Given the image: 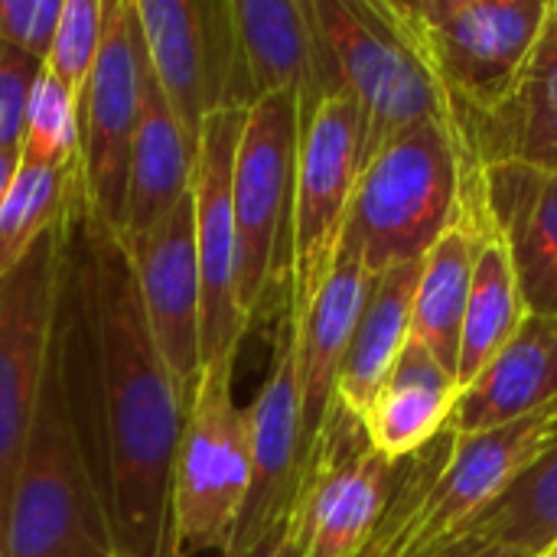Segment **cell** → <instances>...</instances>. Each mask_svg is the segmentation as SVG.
Listing matches in <instances>:
<instances>
[{
    "mask_svg": "<svg viewBox=\"0 0 557 557\" xmlns=\"http://www.w3.org/2000/svg\"><path fill=\"white\" fill-rule=\"evenodd\" d=\"M98 441L117 557H173L170 483L189 395L163 366L117 235L85 215Z\"/></svg>",
    "mask_w": 557,
    "mask_h": 557,
    "instance_id": "1",
    "label": "cell"
},
{
    "mask_svg": "<svg viewBox=\"0 0 557 557\" xmlns=\"http://www.w3.org/2000/svg\"><path fill=\"white\" fill-rule=\"evenodd\" d=\"M108 555H117L111 516L55 333L16 470L7 557Z\"/></svg>",
    "mask_w": 557,
    "mask_h": 557,
    "instance_id": "2",
    "label": "cell"
},
{
    "mask_svg": "<svg viewBox=\"0 0 557 557\" xmlns=\"http://www.w3.org/2000/svg\"><path fill=\"white\" fill-rule=\"evenodd\" d=\"M463 196V150L457 131L437 121L388 137L366 163L349 206L339 255L372 277L424 261L457 219Z\"/></svg>",
    "mask_w": 557,
    "mask_h": 557,
    "instance_id": "3",
    "label": "cell"
},
{
    "mask_svg": "<svg viewBox=\"0 0 557 557\" xmlns=\"http://www.w3.org/2000/svg\"><path fill=\"white\" fill-rule=\"evenodd\" d=\"M548 3L552 0H379L382 13L437 82L457 134L512 91L542 33Z\"/></svg>",
    "mask_w": 557,
    "mask_h": 557,
    "instance_id": "4",
    "label": "cell"
},
{
    "mask_svg": "<svg viewBox=\"0 0 557 557\" xmlns=\"http://www.w3.org/2000/svg\"><path fill=\"white\" fill-rule=\"evenodd\" d=\"M235 359L199 372L193 388L170 483L173 557L228 555L238 532L248 486V411L238 408Z\"/></svg>",
    "mask_w": 557,
    "mask_h": 557,
    "instance_id": "5",
    "label": "cell"
},
{
    "mask_svg": "<svg viewBox=\"0 0 557 557\" xmlns=\"http://www.w3.org/2000/svg\"><path fill=\"white\" fill-rule=\"evenodd\" d=\"M339 95L362 121V163L414 124H447V101L428 65L382 13L379 0H307Z\"/></svg>",
    "mask_w": 557,
    "mask_h": 557,
    "instance_id": "6",
    "label": "cell"
},
{
    "mask_svg": "<svg viewBox=\"0 0 557 557\" xmlns=\"http://www.w3.org/2000/svg\"><path fill=\"white\" fill-rule=\"evenodd\" d=\"M300 147V101L294 91L258 98L242 127L232 206L238 238V307L245 323L264 310L281 277H290V215Z\"/></svg>",
    "mask_w": 557,
    "mask_h": 557,
    "instance_id": "7",
    "label": "cell"
},
{
    "mask_svg": "<svg viewBox=\"0 0 557 557\" xmlns=\"http://www.w3.org/2000/svg\"><path fill=\"white\" fill-rule=\"evenodd\" d=\"M72 206L62 215V222L49 228L7 277H0V542L3 548H7L16 470L55 339Z\"/></svg>",
    "mask_w": 557,
    "mask_h": 557,
    "instance_id": "8",
    "label": "cell"
},
{
    "mask_svg": "<svg viewBox=\"0 0 557 557\" xmlns=\"http://www.w3.org/2000/svg\"><path fill=\"white\" fill-rule=\"evenodd\" d=\"M362 173V121L346 95L323 98L300 117L287 310L300 313L326 284Z\"/></svg>",
    "mask_w": 557,
    "mask_h": 557,
    "instance_id": "9",
    "label": "cell"
},
{
    "mask_svg": "<svg viewBox=\"0 0 557 557\" xmlns=\"http://www.w3.org/2000/svg\"><path fill=\"white\" fill-rule=\"evenodd\" d=\"M153 78L193 147L206 117L251 108L232 0H134Z\"/></svg>",
    "mask_w": 557,
    "mask_h": 557,
    "instance_id": "10",
    "label": "cell"
},
{
    "mask_svg": "<svg viewBox=\"0 0 557 557\" xmlns=\"http://www.w3.org/2000/svg\"><path fill=\"white\" fill-rule=\"evenodd\" d=\"M140 59L144 39L134 0H108L98 62L78 104V186L85 215L117 238L124 225L131 147L140 111Z\"/></svg>",
    "mask_w": 557,
    "mask_h": 557,
    "instance_id": "11",
    "label": "cell"
},
{
    "mask_svg": "<svg viewBox=\"0 0 557 557\" xmlns=\"http://www.w3.org/2000/svg\"><path fill=\"white\" fill-rule=\"evenodd\" d=\"M401 463L382 457L362 418L333 401L297 496L304 557L359 555L392 506Z\"/></svg>",
    "mask_w": 557,
    "mask_h": 557,
    "instance_id": "12",
    "label": "cell"
},
{
    "mask_svg": "<svg viewBox=\"0 0 557 557\" xmlns=\"http://www.w3.org/2000/svg\"><path fill=\"white\" fill-rule=\"evenodd\" d=\"M245 114V108H225L206 117L193 163V219L202 284V369L238 359V346L248 330L238 307V238L232 206Z\"/></svg>",
    "mask_w": 557,
    "mask_h": 557,
    "instance_id": "13",
    "label": "cell"
},
{
    "mask_svg": "<svg viewBox=\"0 0 557 557\" xmlns=\"http://www.w3.org/2000/svg\"><path fill=\"white\" fill-rule=\"evenodd\" d=\"M121 245L134 268L147 333L176 385L193 398L202 372V284L193 189L157 228Z\"/></svg>",
    "mask_w": 557,
    "mask_h": 557,
    "instance_id": "14",
    "label": "cell"
},
{
    "mask_svg": "<svg viewBox=\"0 0 557 557\" xmlns=\"http://www.w3.org/2000/svg\"><path fill=\"white\" fill-rule=\"evenodd\" d=\"M245 411H248L251 486L228 555H238L251 548L258 539H264L294 509L304 486L307 447H304L297 346H294L290 313H284L281 320L268 379L261 382L255 401Z\"/></svg>",
    "mask_w": 557,
    "mask_h": 557,
    "instance_id": "15",
    "label": "cell"
},
{
    "mask_svg": "<svg viewBox=\"0 0 557 557\" xmlns=\"http://www.w3.org/2000/svg\"><path fill=\"white\" fill-rule=\"evenodd\" d=\"M557 441V401L503 428L454 441V454L424 506L408 557H431Z\"/></svg>",
    "mask_w": 557,
    "mask_h": 557,
    "instance_id": "16",
    "label": "cell"
},
{
    "mask_svg": "<svg viewBox=\"0 0 557 557\" xmlns=\"http://www.w3.org/2000/svg\"><path fill=\"white\" fill-rule=\"evenodd\" d=\"M460 147L480 166L557 170V0L512 91L483 117L460 127Z\"/></svg>",
    "mask_w": 557,
    "mask_h": 557,
    "instance_id": "17",
    "label": "cell"
},
{
    "mask_svg": "<svg viewBox=\"0 0 557 557\" xmlns=\"http://www.w3.org/2000/svg\"><path fill=\"white\" fill-rule=\"evenodd\" d=\"M232 20L251 104L294 91L304 117L336 95L307 0H232Z\"/></svg>",
    "mask_w": 557,
    "mask_h": 557,
    "instance_id": "18",
    "label": "cell"
},
{
    "mask_svg": "<svg viewBox=\"0 0 557 557\" xmlns=\"http://www.w3.org/2000/svg\"><path fill=\"white\" fill-rule=\"evenodd\" d=\"M372 281L375 277L359 261L339 255L317 297L300 313L287 310L294 323V346H297V385H300L307 457L336 401V379L349 352L356 323L366 310Z\"/></svg>",
    "mask_w": 557,
    "mask_h": 557,
    "instance_id": "19",
    "label": "cell"
},
{
    "mask_svg": "<svg viewBox=\"0 0 557 557\" xmlns=\"http://www.w3.org/2000/svg\"><path fill=\"white\" fill-rule=\"evenodd\" d=\"M483 199L512 251L525 310L557 317V170L483 166Z\"/></svg>",
    "mask_w": 557,
    "mask_h": 557,
    "instance_id": "20",
    "label": "cell"
},
{
    "mask_svg": "<svg viewBox=\"0 0 557 557\" xmlns=\"http://www.w3.org/2000/svg\"><path fill=\"white\" fill-rule=\"evenodd\" d=\"M557 401V317L525 313L516 336L457 395L450 431L467 437L503 428Z\"/></svg>",
    "mask_w": 557,
    "mask_h": 557,
    "instance_id": "21",
    "label": "cell"
},
{
    "mask_svg": "<svg viewBox=\"0 0 557 557\" xmlns=\"http://www.w3.org/2000/svg\"><path fill=\"white\" fill-rule=\"evenodd\" d=\"M193 163H196V147L189 144L180 121L173 117L153 78L147 49H144L140 111H137V131H134V147H131V176H127L121 242H131L157 228L173 212V206L183 196H189Z\"/></svg>",
    "mask_w": 557,
    "mask_h": 557,
    "instance_id": "22",
    "label": "cell"
},
{
    "mask_svg": "<svg viewBox=\"0 0 557 557\" xmlns=\"http://www.w3.org/2000/svg\"><path fill=\"white\" fill-rule=\"evenodd\" d=\"M457 395V375L421 343L408 339L382 392L362 414L369 444L395 463L414 457L447 431Z\"/></svg>",
    "mask_w": 557,
    "mask_h": 557,
    "instance_id": "23",
    "label": "cell"
},
{
    "mask_svg": "<svg viewBox=\"0 0 557 557\" xmlns=\"http://www.w3.org/2000/svg\"><path fill=\"white\" fill-rule=\"evenodd\" d=\"M418 277H421V261L398 264L372 281L366 310L356 323L349 352L336 379V401L356 418L369 411L385 379L392 375L401 349L411 339Z\"/></svg>",
    "mask_w": 557,
    "mask_h": 557,
    "instance_id": "24",
    "label": "cell"
},
{
    "mask_svg": "<svg viewBox=\"0 0 557 557\" xmlns=\"http://www.w3.org/2000/svg\"><path fill=\"white\" fill-rule=\"evenodd\" d=\"M525 313L529 310L522 300L512 251L506 238L496 232V225L486 222L480 248H476L473 281H470V297H467V313H463V330H460V356H457L460 392L516 336Z\"/></svg>",
    "mask_w": 557,
    "mask_h": 557,
    "instance_id": "25",
    "label": "cell"
},
{
    "mask_svg": "<svg viewBox=\"0 0 557 557\" xmlns=\"http://www.w3.org/2000/svg\"><path fill=\"white\" fill-rule=\"evenodd\" d=\"M454 539H480L529 557L545 555L557 542V441Z\"/></svg>",
    "mask_w": 557,
    "mask_h": 557,
    "instance_id": "26",
    "label": "cell"
},
{
    "mask_svg": "<svg viewBox=\"0 0 557 557\" xmlns=\"http://www.w3.org/2000/svg\"><path fill=\"white\" fill-rule=\"evenodd\" d=\"M78 189V166H16V176L0 202V277H7L33 251V245L62 222Z\"/></svg>",
    "mask_w": 557,
    "mask_h": 557,
    "instance_id": "27",
    "label": "cell"
},
{
    "mask_svg": "<svg viewBox=\"0 0 557 557\" xmlns=\"http://www.w3.org/2000/svg\"><path fill=\"white\" fill-rule=\"evenodd\" d=\"M454 441H457V434L447 428L424 450H418L414 457H408L401 463V476H398L392 506L356 557H408V548L424 519V506L454 454Z\"/></svg>",
    "mask_w": 557,
    "mask_h": 557,
    "instance_id": "28",
    "label": "cell"
},
{
    "mask_svg": "<svg viewBox=\"0 0 557 557\" xmlns=\"http://www.w3.org/2000/svg\"><path fill=\"white\" fill-rule=\"evenodd\" d=\"M78 147H82L78 101L42 65L26 108L20 163L42 166V170H72L78 166Z\"/></svg>",
    "mask_w": 557,
    "mask_h": 557,
    "instance_id": "29",
    "label": "cell"
},
{
    "mask_svg": "<svg viewBox=\"0 0 557 557\" xmlns=\"http://www.w3.org/2000/svg\"><path fill=\"white\" fill-rule=\"evenodd\" d=\"M104 13H108V0H65L52 49L42 62L72 91L78 104L91 78V69L98 62V49L104 36Z\"/></svg>",
    "mask_w": 557,
    "mask_h": 557,
    "instance_id": "30",
    "label": "cell"
},
{
    "mask_svg": "<svg viewBox=\"0 0 557 557\" xmlns=\"http://www.w3.org/2000/svg\"><path fill=\"white\" fill-rule=\"evenodd\" d=\"M42 62L0 42V153H20L26 108Z\"/></svg>",
    "mask_w": 557,
    "mask_h": 557,
    "instance_id": "31",
    "label": "cell"
},
{
    "mask_svg": "<svg viewBox=\"0 0 557 557\" xmlns=\"http://www.w3.org/2000/svg\"><path fill=\"white\" fill-rule=\"evenodd\" d=\"M65 0H0V42L46 62Z\"/></svg>",
    "mask_w": 557,
    "mask_h": 557,
    "instance_id": "32",
    "label": "cell"
},
{
    "mask_svg": "<svg viewBox=\"0 0 557 557\" xmlns=\"http://www.w3.org/2000/svg\"><path fill=\"white\" fill-rule=\"evenodd\" d=\"M228 557H304V539H300V512H297V503H294V509H290L264 539H258L251 548H245V552Z\"/></svg>",
    "mask_w": 557,
    "mask_h": 557,
    "instance_id": "33",
    "label": "cell"
},
{
    "mask_svg": "<svg viewBox=\"0 0 557 557\" xmlns=\"http://www.w3.org/2000/svg\"><path fill=\"white\" fill-rule=\"evenodd\" d=\"M431 557H529L512 552V548H503V545H493V542H480V539H454L450 545L437 548Z\"/></svg>",
    "mask_w": 557,
    "mask_h": 557,
    "instance_id": "34",
    "label": "cell"
},
{
    "mask_svg": "<svg viewBox=\"0 0 557 557\" xmlns=\"http://www.w3.org/2000/svg\"><path fill=\"white\" fill-rule=\"evenodd\" d=\"M16 166H20V153H0V202L16 176Z\"/></svg>",
    "mask_w": 557,
    "mask_h": 557,
    "instance_id": "35",
    "label": "cell"
},
{
    "mask_svg": "<svg viewBox=\"0 0 557 557\" xmlns=\"http://www.w3.org/2000/svg\"><path fill=\"white\" fill-rule=\"evenodd\" d=\"M539 557H557V542L548 548V552H545V555H539Z\"/></svg>",
    "mask_w": 557,
    "mask_h": 557,
    "instance_id": "36",
    "label": "cell"
},
{
    "mask_svg": "<svg viewBox=\"0 0 557 557\" xmlns=\"http://www.w3.org/2000/svg\"><path fill=\"white\" fill-rule=\"evenodd\" d=\"M0 557H7V548H3V542H0Z\"/></svg>",
    "mask_w": 557,
    "mask_h": 557,
    "instance_id": "37",
    "label": "cell"
},
{
    "mask_svg": "<svg viewBox=\"0 0 557 557\" xmlns=\"http://www.w3.org/2000/svg\"><path fill=\"white\" fill-rule=\"evenodd\" d=\"M108 557H117V555H108Z\"/></svg>",
    "mask_w": 557,
    "mask_h": 557,
    "instance_id": "38",
    "label": "cell"
}]
</instances>
